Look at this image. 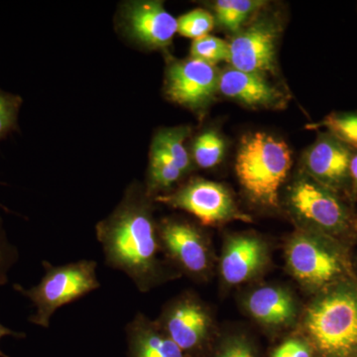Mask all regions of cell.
I'll use <instances>...</instances> for the list:
<instances>
[{"label":"cell","instance_id":"cb8c5ba5","mask_svg":"<svg viewBox=\"0 0 357 357\" xmlns=\"http://www.w3.org/2000/svg\"><path fill=\"white\" fill-rule=\"evenodd\" d=\"M178 32L194 40L206 36L215 25V16L204 9L197 8L180 16L177 20Z\"/></svg>","mask_w":357,"mask_h":357},{"label":"cell","instance_id":"f1b7e54d","mask_svg":"<svg viewBox=\"0 0 357 357\" xmlns=\"http://www.w3.org/2000/svg\"><path fill=\"white\" fill-rule=\"evenodd\" d=\"M349 176H351L352 196H357V151L352 155L351 165H349Z\"/></svg>","mask_w":357,"mask_h":357},{"label":"cell","instance_id":"52a82bcc","mask_svg":"<svg viewBox=\"0 0 357 357\" xmlns=\"http://www.w3.org/2000/svg\"><path fill=\"white\" fill-rule=\"evenodd\" d=\"M155 202L194 215L202 225L218 227L229 222H252L239 210L229 190L218 183L196 178L171 194L159 195Z\"/></svg>","mask_w":357,"mask_h":357},{"label":"cell","instance_id":"7c38bea8","mask_svg":"<svg viewBox=\"0 0 357 357\" xmlns=\"http://www.w3.org/2000/svg\"><path fill=\"white\" fill-rule=\"evenodd\" d=\"M354 151L328 133H321L304 154L305 173L319 184L351 199L349 165Z\"/></svg>","mask_w":357,"mask_h":357},{"label":"cell","instance_id":"5b68a950","mask_svg":"<svg viewBox=\"0 0 357 357\" xmlns=\"http://www.w3.org/2000/svg\"><path fill=\"white\" fill-rule=\"evenodd\" d=\"M286 263L290 273L303 287L321 293L356 278L349 248L331 237L301 229L288 241Z\"/></svg>","mask_w":357,"mask_h":357},{"label":"cell","instance_id":"2e32d148","mask_svg":"<svg viewBox=\"0 0 357 357\" xmlns=\"http://www.w3.org/2000/svg\"><path fill=\"white\" fill-rule=\"evenodd\" d=\"M218 91L227 98L251 107H280L286 96L265 76L230 68L220 74Z\"/></svg>","mask_w":357,"mask_h":357},{"label":"cell","instance_id":"ffe728a7","mask_svg":"<svg viewBox=\"0 0 357 357\" xmlns=\"http://www.w3.org/2000/svg\"><path fill=\"white\" fill-rule=\"evenodd\" d=\"M191 132L187 126L160 130L154 137L152 146L158 148L169 157L183 173L189 172L191 160L185 146V140Z\"/></svg>","mask_w":357,"mask_h":357},{"label":"cell","instance_id":"83f0119b","mask_svg":"<svg viewBox=\"0 0 357 357\" xmlns=\"http://www.w3.org/2000/svg\"><path fill=\"white\" fill-rule=\"evenodd\" d=\"M17 248L7 238L6 229L0 218V287L8 283V272L18 261Z\"/></svg>","mask_w":357,"mask_h":357},{"label":"cell","instance_id":"603a6c76","mask_svg":"<svg viewBox=\"0 0 357 357\" xmlns=\"http://www.w3.org/2000/svg\"><path fill=\"white\" fill-rule=\"evenodd\" d=\"M191 58L215 66L230 60L229 43L218 37L206 35L194 40L191 46Z\"/></svg>","mask_w":357,"mask_h":357},{"label":"cell","instance_id":"7a4b0ae2","mask_svg":"<svg viewBox=\"0 0 357 357\" xmlns=\"http://www.w3.org/2000/svg\"><path fill=\"white\" fill-rule=\"evenodd\" d=\"M303 328L317 356L356 357V278L318 294L305 312Z\"/></svg>","mask_w":357,"mask_h":357},{"label":"cell","instance_id":"ba28073f","mask_svg":"<svg viewBox=\"0 0 357 357\" xmlns=\"http://www.w3.org/2000/svg\"><path fill=\"white\" fill-rule=\"evenodd\" d=\"M156 321L178 347L192 357L208 349L215 333L210 309L198 295L190 291L167 303Z\"/></svg>","mask_w":357,"mask_h":357},{"label":"cell","instance_id":"7402d4cb","mask_svg":"<svg viewBox=\"0 0 357 357\" xmlns=\"http://www.w3.org/2000/svg\"><path fill=\"white\" fill-rule=\"evenodd\" d=\"M225 142L215 130L204 131L195 140L192 157L197 165L203 169L213 168L222 161Z\"/></svg>","mask_w":357,"mask_h":357},{"label":"cell","instance_id":"4dcf8cb0","mask_svg":"<svg viewBox=\"0 0 357 357\" xmlns=\"http://www.w3.org/2000/svg\"><path fill=\"white\" fill-rule=\"evenodd\" d=\"M356 357H357V347H356Z\"/></svg>","mask_w":357,"mask_h":357},{"label":"cell","instance_id":"9a60e30c","mask_svg":"<svg viewBox=\"0 0 357 357\" xmlns=\"http://www.w3.org/2000/svg\"><path fill=\"white\" fill-rule=\"evenodd\" d=\"M246 312L270 330L289 328L296 321L298 307L292 293L278 286H261L244 298Z\"/></svg>","mask_w":357,"mask_h":357},{"label":"cell","instance_id":"ac0fdd59","mask_svg":"<svg viewBox=\"0 0 357 357\" xmlns=\"http://www.w3.org/2000/svg\"><path fill=\"white\" fill-rule=\"evenodd\" d=\"M184 175L172 160L151 145L147 185L145 188L150 198H156L159 192L170 190Z\"/></svg>","mask_w":357,"mask_h":357},{"label":"cell","instance_id":"3957f363","mask_svg":"<svg viewBox=\"0 0 357 357\" xmlns=\"http://www.w3.org/2000/svg\"><path fill=\"white\" fill-rule=\"evenodd\" d=\"M292 167L287 143L265 132L248 134L237 151L236 172L249 199L258 206L276 208L279 194Z\"/></svg>","mask_w":357,"mask_h":357},{"label":"cell","instance_id":"4fadbf2b","mask_svg":"<svg viewBox=\"0 0 357 357\" xmlns=\"http://www.w3.org/2000/svg\"><path fill=\"white\" fill-rule=\"evenodd\" d=\"M269 262V246L261 237L236 234L225 239L218 270L223 283L234 287L259 276Z\"/></svg>","mask_w":357,"mask_h":357},{"label":"cell","instance_id":"8992f818","mask_svg":"<svg viewBox=\"0 0 357 357\" xmlns=\"http://www.w3.org/2000/svg\"><path fill=\"white\" fill-rule=\"evenodd\" d=\"M42 264L45 273L39 284L29 289L14 284L13 288L31 301L36 309L28 319L30 323L48 328L52 317L60 307L98 290L100 282L96 274L98 263L93 260L84 259L64 265L43 261Z\"/></svg>","mask_w":357,"mask_h":357},{"label":"cell","instance_id":"277c9868","mask_svg":"<svg viewBox=\"0 0 357 357\" xmlns=\"http://www.w3.org/2000/svg\"><path fill=\"white\" fill-rule=\"evenodd\" d=\"M289 211L303 229L331 237L349 248L357 237V211L344 197L303 173L287 192Z\"/></svg>","mask_w":357,"mask_h":357},{"label":"cell","instance_id":"44dd1931","mask_svg":"<svg viewBox=\"0 0 357 357\" xmlns=\"http://www.w3.org/2000/svg\"><path fill=\"white\" fill-rule=\"evenodd\" d=\"M307 128H325L326 133L342 141L352 150H357V112H335Z\"/></svg>","mask_w":357,"mask_h":357},{"label":"cell","instance_id":"6da1fadb","mask_svg":"<svg viewBox=\"0 0 357 357\" xmlns=\"http://www.w3.org/2000/svg\"><path fill=\"white\" fill-rule=\"evenodd\" d=\"M96 234L107 266L128 275L141 293L181 275L162 248L145 188L131 185L116 208L96 225Z\"/></svg>","mask_w":357,"mask_h":357},{"label":"cell","instance_id":"5bb4252c","mask_svg":"<svg viewBox=\"0 0 357 357\" xmlns=\"http://www.w3.org/2000/svg\"><path fill=\"white\" fill-rule=\"evenodd\" d=\"M122 20L129 35L148 48H166L178 32L177 20L161 1L128 2L123 6Z\"/></svg>","mask_w":357,"mask_h":357},{"label":"cell","instance_id":"f546056e","mask_svg":"<svg viewBox=\"0 0 357 357\" xmlns=\"http://www.w3.org/2000/svg\"><path fill=\"white\" fill-rule=\"evenodd\" d=\"M6 335H10V337H13L15 338H25L26 335L24 333L15 332V331L10 330V328H6L0 323V340H1L2 337H6ZM0 357H9L6 356L4 352L1 351L0 349Z\"/></svg>","mask_w":357,"mask_h":357},{"label":"cell","instance_id":"484cf974","mask_svg":"<svg viewBox=\"0 0 357 357\" xmlns=\"http://www.w3.org/2000/svg\"><path fill=\"white\" fill-rule=\"evenodd\" d=\"M211 357H259V354L246 335L237 333L223 338Z\"/></svg>","mask_w":357,"mask_h":357},{"label":"cell","instance_id":"30bf717a","mask_svg":"<svg viewBox=\"0 0 357 357\" xmlns=\"http://www.w3.org/2000/svg\"><path fill=\"white\" fill-rule=\"evenodd\" d=\"M281 26L272 17H261L237 33L229 43L234 69L261 75L276 70L277 42Z\"/></svg>","mask_w":357,"mask_h":357},{"label":"cell","instance_id":"e0dca14e","mask_svg":"<svg viewBox=\"0 0 357 357\" xmlns=\"http://www.w3.org/2000/svg\"><path fill=\"white\" fill-rule=\"evenodd\" d=\"M126 333L128 357H192L143 312L129 321Z\"/></svg>","mask_w":357,"mask_h":357},{"label":"cell","instance_id":"d4e9b609","mask_svg":"<svg viewBox=\"0 0 357 357\" xmlns=\"http://www.w3.org/2000/svg\"><path fill=\"white\" fill-rule=\"evenodd\" d=\"M22 102L21 96L0 89V141L17 130Z\"/></svg>","mask_w":357,"mask_h":357},{"label":"cell","instance_id":"9c48e42d","mask_svg":"<svg viewBox=\"0 0 357 357\" xmlns=\"http://www.w3.org/2000/svg\"><path fill=\"white\" fill-rule=\"evenodd\" d=\"M160 243L166 257L178 273L198 282L208 280L213 253L208 236L196 225L178 218H165L158 225Z\"/></svg>","mask_w":357,"mask_h":357},{"label":"cell","instance_id":"d6986e66","mask_svg":"<svg viewBox=\"0 0 357 357\" xmlns=\"http://www.w3.org/2000/svg\"><path fill=\"white\" fill-rule=\"evenodd\" d=\"M264 4L261 0H218L213 8L220 26L230 32L238 33L244 23Z\"/></svg>","mask_w":357,"mask_h":357},{"label":"cell","instance_id":"8fae6325","mask_svg":"<svg viewBox=\"0 0 357 357\" xmlns=\"http://www.w3.org/2000/svg\"><path fill=\"white\" fill-rule=\"evenodd\" d=\"M218 81L215 66L192 58L175 61L167 69L165 93L172 102L199 112L215 98Z\"/></svg>","mask_w":357,"mask_h":357},{"label":"cell","instance_id":"4316f807","mask_svg":"<svg viewBox=\"0 0 357 357\" xmlns=\"http://www.w3.org/2000/svg\"><path fill=\"white\" fill-rule=\"evenodd\" d=\"M269 357H318L304 335H294L277 345Z\"/></svg>","mask_w":357,"mask_h":357}]
</instances>
